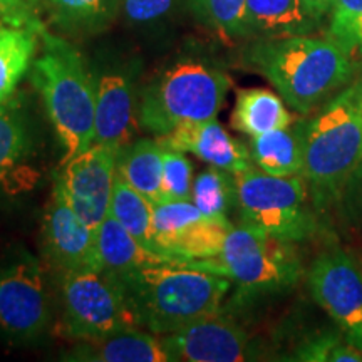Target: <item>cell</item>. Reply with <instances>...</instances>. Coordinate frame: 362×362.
<instances>
[{"instance_id": "cell-1", "label": "cell", "mask_w": 362, "mask_h": 362, "mask_svg": "<svg viewBox=\"0 0 362 362\" xmlns=\"http://www.w3.org/2000/svg\"><path fill=\"white\" fill-rule=\"evenodd\" d=\"M245 61L300 115L324 106L354 74L352 54L330 37H259Z\"/></svg>"}, {"instance_id": "cell-2", "label": "cell", "mask_w": 362, "mask_h": 362, "mask_svg": "<svg viewBox=\"0 0 362 362\" xmlns=\"http://www.w3.org/2000/svg\"><path fill=\"white\" fill-rule=\"evenodd\" d=\"M30 79L62 146L61 165H64L94 144V72L69 40L44 27L40 30V54L33 62Z\"/></svg>"}, {"instance_id": "cell-3", "label": "cell", "mask_w": 362, "mask_h": 362, "mask_svg": "<svg viewBox=\"0 0 362 362\" xmlns=\"http://www.w3.org/2000/svg\"><path fill=\"white\" fill-rule=\"evenodd\" d=\"M139 327L149 332H176L220 310L232 282L211 272L175 264L148 265L117 277Z\"/></svg>"}, {"instance_id": "cell-4", "label": "cell", "mask_w": 362, "mask_h": 362, "mask_svg": "<svg viewBox=\"0 0 362 362\" xmlns=\"http://www.w3.org/2000/svg\"><path fill=\"white\" fill-rule=\"evenodd\" d=\"M362 165V96L356 84L339 90L307 119L302 176L315 206L341 197Z\"/></svg>"}, {"instance_id": "cell-5", "label": "cell", "mask_w": 362, "mask_h": 362, "mask_svg": "<svg viewBox=\"0 0 362 362\" xmlns=\"http://www.w3.org/2000/svg\"><path fill=\"white\" fill-rule=\"evenodd\" d=\"M230 88L228 76L206 62H175L139 90V128L161 136L181 124L214 119Z\"/></svg>"}, {"instance_id": "cell-6", "label": "cell", "mask_w": 362, "mask_h": 362, "mask_svg": "<svg viewBox=\"0 0 362 362\" xmlns=\"http://www.w3.org/2000/svg\"><path fill=\"white\" fill-rule=\"evenodd\" d=\"M293 243L252 226L233 225L218 255L175 265L228 279L247 296H269L292 288L305 274Z\"/></svg>"}, {"instance_id": "cell-7", "label": "cell", "mask_w": 362, "mask_h": 362, "mask_svg": "<svg viewBox=\"0 0 362 362\" xmlns=\"http://www.w3.org/2000/svg\"><path fill=\"white\" fill-rule=\"evenodd\" d=\"M235 183L240 225L291 242H302L319 230L302 175L274 176L250 166L235 175Z\"/></svg>"}, {"instance_id": "cell-8", "label": "cell", "mask_w": 362, "mask_h": 362, "mask_svg": "<svg viewBox=\"0 0 362 362\" xmlns=\"http://www.w3.org/2000/svg\"><path fill=\"white\" fill-rule=\"evenodd\" d=\"M61 302L62 334L72 341L139 327L123 282L106 272H61Z\"/></svg>"}, {"instance_id": "cell-9", "label": "cell", "mask_w": 362, "mask_h": 362, "mask_svg": "<svg viewBox=\"0 0 362 362\" xmlns=\"http://www.w3.org/2000/svg\"><path fill=\"white\" fill-rule=\"evenodd\" d=\"M307 284L339 332L362 351V269L354 257L342 248L320 253L307 270Z\"/></svg>"}, {"instance_id": "cell-10", "label": "cell", "mask_w": 362, "mask_h": 362, "mask_svg": "<svg viewBox=\"0 0 362 362\" xmlns=\"http://www.w3.org/2000/svg\"><path fill=\"white\" fill-rule=\"evenodd\" d=\"M233 223L228 218H210L193 202H161L153 206L155 252L178 264L216 257Z\"/></svg>"}, {"instance_id": "cell-11", "label": "cell", "mask_w": 362, "mask_h": 362, "mask_svg": "<svg viewBox=\"0 0 362 362\" xmlns=\"http://www.w3.org/2000/svg\"><path fill=\"white\" fill-rule=\"evenodd\" d=\"M51 317L39 262L22 252L0 265V330L17 341H34L47 330Z\"/></svg>"}, {"instance_id": "cell-12", "label": "cell", "mask_w": 362, "mask_h": 362, "mask_svg": "<svg viewBox=\"0 0 362 362\" xmlns=\"http://www.w3.org/2000/svg\"><path fill=\"white\" fill-rule=\"evenodd\" d=\"M119 151L110 144H90L64 163L54 181L72 210L94 230L110 215Z\"/></svg>"}, {"instance_id": "cell-13", "label": "cell", "mask_w": 362, "mask_h": 362, "mask_svg": "<svg viewBox=\"0 0 362 362\" xmlns=\"http://www.w3.org/2000/svg\"><path fill=\"white\" fill-rule=\"evenodd\" d=\"M158 337L171 362H237L253 357L250 336L218 312Z\"/></svg>"}, {"instance_id": "cell-14", "label": "cell", "mask_w": 362, "mask_h": 362, "mask_svg": "<svg viewBox=\"0 0 362 362\" xmlns=\"http://www.w3.org/2000/svg\"><path fill=\"white\" fill-rule=\"evenodd\" d=\"M42 250L59 272L101 270L96 230L72 210L56 185L42 221Z\"/></svg>"}, {"instance_id": "cell-15", "label": "cell", "mask_w": 362, "mask_h": 362, "mask_svg": "<svg viewBox=\"0 0 362 362\" xmlns=\"http://www.w3.org/2000/svg\"><path fill=\"white\" fill-rule=\"evenodd\" d=\"M96 121L94 143L124 148L133 139L138 124V99L134 72L123 66H104L94 72Z\"/></svg>"}, {"instance_id": "cell-16", "label": "cell", "mask_w": 362, "mask_h": 362, "mask_svg": "<svg viewBox=\"0 0 362 362\" xmlns=\"http://www.w3.org/2000/svg\"><path fill=\"white\" fill-rule=\"evenodd\" d=\"M158 143L163 148L192 153L208 166H215L233 175L253 166L248 146L226 133L216 117L181 124L170 133L158 136Z\"/></svg>"}, {"instance_id": "cell-17", "label": "cell", "mask_w": 362, "mask_h": 362, "mask_svg": "<svg viewBox=\"0 0 362 362\" xmlns=\"http://www.w3.org/2000/svg\"><path fill=\"white\" fill-rule=\"evenodd\" d=\"M64 361L84 362H168L160 337L138 329L121 330L106 337L76 341V346L62 354Z\"/></svg>"}, {"instance_id": "cell-18", "label": "cell", "mask_w": 362, "mask_h": 362, "mask_svg": "<svg viewBox=\"0 0 362 362\" xmlns=\"http://www.w3.org/2000/svg\"><path fill=\"white\" fill-rule=\"evenodd\" d=\"M96 245L99 269L115 277H123L141 267L175 264L168 257L144 247L111 215L96 228Z\"/></svg>"}, {"instance_id": "cell-19", "label": "cell", "mask_w": 362, "mask_h": 362, "mask_svg": "<svg viewBox=\"0 0 362 362\" xmlns=\"http://www.w3.org/2000/svg\"><path fill=\"white\" fill-rule=\"evenodd\" d=\"M320 22L304 0H247L248 35L257 39L310 35Z\"/></svg>"}, {"instance_id": "cell-20", "label": "cell", "mask_w": 362, "mask_h": 362, "mask_svg": "<svg viewBox=\"0 0 362 362\" xmlns=\"http://www.w3.org/2000/svg\"><path fill=\"white\" fill-rule=\"evenodd\" d=\"M307 119L292 123L287 128L250 138L252 165L274 176H297L304 171Z\"/></svg>"}, {"instance_id": "cell-21", "label": "cell", "mask_w": 362, "mask_h": 362, "mask_svg": "<svg viewBox=\"0 0 362 362\" xmlns=\"http://www.w3.org/2000/svg\"><path fill=\"white\" fill-rule=\"evenodd\" d=\"M49 24L69 37H89L106 30L123 12V0H37Z\"/></svg>"}, {"instance_id": "cell-22", "label": "cell", "mask_w": 362, "mask_h": 362, "mask_svg": "<svg viewBox=\"0 0 362 362\" xmlns=\"http://www.w3.org/2000/svg\"><path fill=\"white\" fill-rule=\"evenodd\" d=\"M33 149V128L19 99L11 98L0 103V185H7L11 180L33 183L34 178L22 173Z\"/></svg>"}, {"instance_id": "cell-23", "label": "cell", "mask_w": 362, "mask_h": 362, "mask_svg": "<svg viewBox=\"0 0 362 362\" xmlns=\"http://www.w3.org/2000/svg\"><path fill=\"white\" fill-rule=\"evenodd\" d=\"M230 123L233 129L247 134L248 138H255L274 129L287 128L293 119L280 94L270 89L250 88L237 90Z\"/></svg>"}, {"instance_id": "cell-24", "label": "cell", "mask_w": 362, "mask_h": 362, "mask_svg": "<svg viewBox=\"0 0 362 362\" xmlns=\"http://www.w3.org/2000/svg\"><path fill=\"white\" fill-rule=\"evenodd\" d=\"M44 27H0V103L8 101L33 66Z\"/></svg>"}, {"instance_id": "cell-25", "label": "cell", "mask_w": 362, "mask_h": 362, "mask_svg": "<svg viewBox=\"0 0 362 362\" xmlns=\"http://www.w3.org/2000/svg\"><path fill=\"white\" fill-rule=\"evenodd\" d=\"M163 153L158 139L141 138L121 148L117 156V173L153 205L161 202Z\"/></svg>"}, {"instance_id": "cell-26", "label": "cell", "mask_w": 362, "mask_h": 362, "mask_svg": "<svg viewBox=\"0 0 362 362\" xmlns=\"http://www.w3.org/2000/svg\"><path fill=\"white\" fill-rule=\"evenodd\" d=\"M153 203L136 192L123 176L116 173L112 188L110 215L119 221L133 237L144 247L155 252L153 243Z\"/></svg>"}, {"instance_id": "cell-27", "label": "cell", "mask_w": 362, "mask_h": 362, "mask_svg": "<svg viewBox=\"0 0 362 362\" xmlns=\"http://www.w3.org/2000/svg\"><path fill=\"white\" fill-rule=\"evenodd\" d=\"M192 202L205 216L228 218L230 211L237 208L235 175L215 166L203 170L193 180Z\"/></svg>"}, {"instance_id": "cell-28", "label": "cell", "mask_w": 362, "mask_h": 362, "mask_svg": "<svg viewBox=\"0 0 362 362\" xmlns=\"http://www.w3.org/2000/svg\"><path fill=\"white\" fill-rule=\"evenodd\" d=\"M185 4L202 24L221 37H248L247 0H185Z\"/></svg>"}, {"instance_id": "cell-29", "label": "cell", "mask_w": 362, "mask_h": 362, "mask_svg": "<svg viewBox=\"0 0 362 362\" xmlns=\"http://www.w3.org/2000/svg\"><path fill=\"white\" fill-rule=\"evenodd\" d=\"M293 359L305 362H362V351L346 341L341 332L315 334L300 344Z\"/></svg>"}, {"instance_id": "cell-30", "label": "cell", "mask_w": 362, "mask_h": 362, "mask_svg": "<svg viewBox=\"0 0 362 362\" xmlns=\"http://www.w3.org/2000/svg\"><path fill=\"white\" fill-rule=\"evenodd\" d=\"M327 37L351 54L362 52V0H334Z\"/></svg>"}, {"instance_id": "cell-31", "label": "cell", "mask_w": 362, "mask_h": 362, "mask_svg": "<svg viewBox=\"0 0 362 362\" xmlns=\"http://www.w3.org/2000/svg\"><path fill=\"white\" fill-rule=\"evenodd\" d=\"M193 180V165L185 153L165 148L161 202H192Z\"/></svg>"}, {"instance_id": "cell-32", "label": "cell", "mask_w": 362, "mask_h": 362, "mask_svg": "<svg viewBox=\"0 0 362 362\" xmlns=\"http://www.w3.org/2000/svg\"><path fill=\"white\" fill-rule=\"evenodd\" d=\"M176 0H123V13L131 24L146 25L173 12Z\"/></svg>"}, {"instance_id": "cell-33", "label": "cell", "mask_w": 362, "mask_h": 362, "mask_svg": "<svg viewBox=\"0 0 362 362\" xmlns=\"http://www.w3.org/2000/svg\"><path fill=\"white\" fill-rule=\"evenodd\" d=\"M8 25L44 27L37 17V0H0Z\"/></svg>"}, {"instance_id": "cell-34", "label": "cell", "mask_w": 362, "mask_h": 362, "mask_svg": "<svg viewBox=\"0 0 362 362\" xmlns=\"http://www.w3.org/2000/svg\"><path fill=\"white\" fill-rule=\"evenodd\" d=\"M304 2L319 19H324L325 16H329L334 0H304Z\"/></svg>"}, {"instance_id": "cell-35", "label": "cell", "mask_w": 362, "mask_h": 362, "mask_svg": "<svg viewBox=\"0 0 362 362\" xmlns=\"http://www.w3.org/2000/svg\"><path fill=\"white\" fill-rule=\"evenodd\" d=\"M2 25H8V22H7L6 12H4V8L0 7V27H2Z\"/></svg>"}, {"instance_id": "cell-36", "label": "cell", "mask_w": 362, "mask_h": 362, "mask_svg": "<svg viewBox=\"0 0 362 362\" xmlns=\"http://www.w3.org/2000/svg\"><path fill=\"white\" fill-rule=\"evenodd\" d=\"M354 84L357 86V89H359V93H361V96H362V78H359V79H357Z\"/></svg>"}, {"instance_id": "cell-37", "label": "cell", "mask_w": 362, "mask_h": 362, "mask_svg": "<svg viewBox=\"0 0 362 362\" xmlns=\"http://www.w3.org/2000/svg\"><path fill=\"white\" fill-rule=\"evenodd\" d=\"M361 171H362V165H361Z\"/></svg>"}]
</instances>
